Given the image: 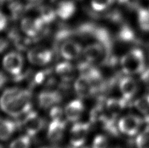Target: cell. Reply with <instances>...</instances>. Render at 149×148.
<instances>
[{
    "label": "cell",
    "instance_id": "cell-1",
    "mask_svg": "<svg viewBox=\"0 0 149 148\" xmlns=\"http://www.w3.org/2000/svg\"><path fill=\"white\" fill-rule=\"evenodd\" d=\"M32 93L29 89L11 88L5 90L0 97V108L14 118L30 112L32 107Z\"/></svg>",
    "mask_w": 149,
    "mask_h": 148
},
{
    "label": "cell",
    "instance_id": "cell-2",
    "mask_svg": "<svg viewBox=\"0 0 149 148\" xmlns=\"http://www.w3.org/2000/svg\"><path fill=\"white\" fill-rule=\"evenodd\" d=\"M120 65L122 71L126 75L143 73L145 70L144 54L140 49H133L121 58Z\"/></svg>",
    "mask_w": 149,
    "mask_h": 148
},
{
    "label": "cell",
    "instance_id": "cell-3",
    "mask_svg": "<svg viewBox=\"0 0 149 148\" xmlns=\"http://www.w3.org/2000/svg\"><path fill=\"white\" fill-rule=\"evenodd\" d=\"M85 59L94 64L101 63L105 65L111 56V51L99 42L90 44L83 50Z\"/></svg>",
    "mask_w": 149,
    "mask_h": 148
},
{
    "label": "cell",
    "instance_id": "cell-4",
    "mask_svg": "<svg viewBox=\"0 0 149 148\" xmlns=\"http://www.w3.org/2000/svg\"><path fill=\"white\" fill-rule=\"evenodd\" d=\"M21 123L28 135L33 136L42 130L46 121L36 112L31 110L26 113Z\"/></svg>",
    "mask_w": 149,
    "mask_h": 148
},
{
    "label": "cell",
    "instance_id": "cell-5",
    "mask_svg": "<svg viewBox=\"0 0 149 148\" xmlns=\"http://www.w3.org/2000/svg\"><path fill=\"white\" fill-rule=\"evenodd\" d=\"M90 123L81 122L74 124L71 129L70 139L71 146L80 147L84 146L90 130Z\"/></svg>",
    "mask_w": 149,
    "mask_h": 148
},
{
    "label": "cell",
    "instance_id": "cell-6",
    "mask_svg": "<svg viewBox=\"0 0 149 148\" xmlns=\"http://www.w3.org/2000/svg\"><path fill=\"white\" fill-rule=\"evenodd\" d=\"M3 68L12 76H17L22 73L24 66V58L20 53L11 52L8 53L3 60Z\"/></svg>",
    "mask_w": 149,
    "mask_h": 148
},
{
    "label": "cell",
    "instance_id": "cell-7",
    "mask_svg": "<svg viewBox=\"0 0 149 148\" xmlns=\"http://www.w3.org/2000/svg\"><path fill=\"white\" fill-rule=\"evenodd\" d=\"M53 57L54 52L42 46L35 47L28 52L29 62L36 65H47L52 60Z\"/></svg>",
    "mask_w": 149,
    "mask_h": 148
},
{
    "label": "cell",
    "instance_id": "cell-8",
    "mask_svg": "<svg viewBox=\"0 0 149 148\" xmlns=\"http://www.w3.org/2000/svg\"><path fill=\"white\" fill-rule=\"evenodd\" d=\"M143 123V120L135 115H128L119 121L118 127L119 131L126 135H135Z\"/></svg>",
    "mask_w": 149,
    "mask_h": 148
},
{
    "label": "cell",
    "instance_id": "cell-9",
    "mask_svg": "<svg viewBox=\"0 0 149 148\" xmlns=\"http://www.w3.org/2000/svg\"><path fill=\"white\" fill-rule=\"evenodd\" d=\"M83 52L81 44L69 39L63 41L60 46V54L68 61L77 59Z\"/></svg>",
    "mask_w": 149,
    "mask_h": 148
},
{
    "label": "cell",
    "instance_id": "cell-10",
    "mask_svg": "<svg viewBox=\"0 0 149 148\" xmlns=\"http://www.w3.org/2000/svg\"><path fill=\"white\" fill-rule=\"evenodd\" d=\"M62 100L60 92L55 90H44L38 95L39 107L43 109L53 107L60 103Z\"/></svg>",
    "mask_w": 149,
    "mask_h": 148
},
{
    "label": "cell",
    "instance_id": "cell-11",
    "mask_svg": "<svg viewBox=\"0 0 149 148\" xmlns=\"http://www.w3.org/2000/svg\"><path fill=\"white\" fill-rule=\"evenodd\" d=\"M66 123L63 120H52L47 131V138L53 144H57L62 140L65 129Z\"/></svg>",
    "mask_w": 149,
    "mask_h": 148
},
{
    "label": "cell",
    "instance_id": "cell-12",
    "mask_svg": "<svg viewBox=\"0 0 149 148\" xmlns=\"http://www.w3.org/2000/svg\"><path fill=\"white\" fill-rule=\"evenodd\" d=\"M84 111V105L81 100L75 99L69 102L65 108L64 113L67 120L77 122L81 118Z\"/></svg>",
    "mask_w": 149,
    "mask_h": 148
},
{
    "label": "cell",
    "instance_id": "cell-13",
    "mask_svg": "<svg viewBox=\"0 0 149 148\" xmlns=\"http://www.w3.org/2000/svg\"><path fill=\"white\" fill-rule=\"evenodd\" d=\"M74 91L79 97L86 99L93 96V89L89 79L84 75H80L74 84Z\"/></svg>",
    "mask_w": 149,
    "mask_h": 148
},
{
    "label": "cell",
    "instance_id": "cell-14",
    "mask_svg": "<svg viewBox=\"0 0 149 148\" xmlns=\"http://www.w3.org/2000/svg\"><path fill=\"white\" fill-rule=\"evenodd\" d=\"M119 87L123 98L127 100L131 99L135 95L138 88L137 82L130 76L122 78L120 81Z\"/></svg>",
    "mask_w": 149,
    "mask_h": 148
},
{
    "label": "cell",
    "instance_id": "cell-15",
    "mask_svg": "<svg viewBox=\"0 0 149 148\" xmlns=\"http://www.w3.org/2000/svg\"><path fill=\"white\" fill-rule=\"evenodd\" d=\"M55 72L62 82L65 83L72 81L75 76L74 66L68 61L62 62L56 66Z\"/></svg>",
    "mask_w": 149,
    "mask_h": 148
},
{
    "label": "cell",
    "instance_id": "cell-16",
    "mask_svg": "<svg viewBox=\"0 0 149 148\" xmlns=\"http://www.w3.org/2000/svg\"><path fill=\"white\" fill-rule=\"evenodd\" d=\"M19 123L9 119L0 118V140H7L17 131Z\"/></svg>",
    "mask_w": 149,
    "mask_h": 148
},
{
    "label": "cell",
    "instance_id": "cell-17",
    "mask_svg": "<svg viewBox=\"0 0 149 148\" xmlns=\"http://www.w3.org/2000/svg\"><path fill=\"white\" fill-rule=\"evenodd\" d=\"M76 10L74 3L71 0H63L57 5L56 12L62 20H68L74 15Z\"/></svg>",
    "mask_w": 149,
    "mask_h": 148
},
{
    "label": "cell",
    "instance_id": "cell-18",
    "mask_svg": "<svg viewBox=\"0 0 149 148\" xmlns=\"http://www.w3.org/2000/svg\"><path fill=\"white\" fill-rule=\"evenodd\" d=\"M127 100L124 98L109 99L106 101V109L111 116L115 118L126 107Z\"/></svg>",
    "mask_w": 149,
    "mask_h": 148
},
{
    "label": "cell",
    "instance_id": "cell-19",
    "mask_svg": "<svg viewBox=\"0 0 149 148\" xmlns=\"http://www.w3.org/2000/svg\"><path fill=\"white\" fill-rule=\"evenodd\" d=\"M39 10L40 15H41L40 17L47 24H49L55 20L56 12L49 5H42L39 7Z\"/></svg>",
    "mask_w": 149,
    "mask_h": 148
},
{
    "label": "cell",
    "instance_id": "cell-20",
    "mask_svg": "<svg viewBox=\"0 0 149 148\" xmlns=\"http://www.w3.org/2000/svg\"><path fill=\"white\" fill-rule=\"evenodd\" d=\"M138 22L141 29L145 31H149V10L145 8L137 9Z\"/></svg>",
    "mask_w": 149,
    "mask_h": 148
},
{
    "label": "cell",
    "instance_id": "cell-21",
    "mask_svg": "<svg viewBox=\"0 0 149 148\" xmlns=\"http://www.w3.org/2000/svg\"><path fill=\"white\" fill-rule=\"evenodd\" d=\"M118 38L120 40L125 42L137 41L134 31L126 25L123 26L120 29L118 33Z\"/></svg>",
    "mask_w": 149,
    "mask_h": 148
},
{
    "label": "cell",
    "instance_id": "cell-22",
    "mask_svg": "<svg viewBox=\"0 0 149 148\" xmlns=\"http://www.w3.org/2000/svg\"><path fill=\"white\" fill-rule=\"evenodd\" d=\"M31 136L26 134L13 140L9 145V148H30Z\"/></svg>",
    "mask_w": 149,
    "mask_h": 148
},
{
    "label": "cell",
    "instance_id": "cell-23",
    "mask_svg": "<svg viewBox=\"0 0 149 148\" xmlns=\"http://www.w3.org/2000/svg\"><path fill=\"white\" fill-rule=\"evenodd\" d=\"M134 106L140 112L147 113L149 112V95L137 99L134 102Z\"/></svg>",
    "mask_w": 149,
    "mask_h": 148
},
{
    "label": "cell",
    "instance_id": "cell-24",
    "mask_svg": "<svg viewBox=\"0 0 149 148\" xmlns=\"http://www.w3.org/2000/svg\"><path fill=\"white\" fill-rule=\"evenodd\" d=\"M136 145L137 148H149V126L137 136Z\"/></svg>",
    "mask_w": 149,
    "mask_h": 148
},
{
    "label": "cell",
    "instance_id": "cell-25",
    "mask_svg": "<svg viewBox=\"0 0 149 148\" xmlns=\"http://www.w3.org/2000/svg\"><path fill=\"white\" fill-rule=\"evenodd\" d=\"M114 0H91L93 9L96 11H102L110 6Z\"/></svg>",
    "mask_w": 149,
    "mask_h": 148
},
{
    "label": "cell",
    "instance_id": "cell-26",
    "mask_svg": "<svg viewBox=\"0 0 149 148\" xmlns=\"http://www.w3.org/2000/svg\"><path fill=\"white\" fill-rule=\"evenodd\" d=\"M9 9L13 19H17L23 11L22 5L18 1H13L9 5Z\"/></svg>",
    "mask_w": 149,
    "mask_h": 148
},
{
    "label": "cell",
    "instance_id": "cell-27",
    "mask_svg": "<svg viewBox=\"0 0 149 148\" xmlns=\"http://www.w3.org/2000/svg\"><path fill=\"white\" fill-rule=\"evenodd\" d=\"M108 140L107 137L102 134L96 136L93 141L92 148H107Z\"/></svg>",
    "mask_w": 149,
    "mask_h": 148
},
{
    "label": "cell",
    "instance_id": "cell-28",
    "mask_svg": "<svg viewBox=\"0 0 149 148\" xmlns=\"http://www.w3.org/2000/svg\"><path fill=\"white\" fill-rule=\"evenodd\" d=\"M63 110L62 108L57 106L53 107L50 111V115L52 120H62Z\"/></svg>",
    "mask_w": 149,
    "mask_h": 148
},
{
    "label": "cell",
    "instance_id": "cell-29",
    "mask_svg": "<svg viewBox=\"0 0 149 148\" xmlns=\"http://www.w3.org/2000/svg\"><path fill=\"white\" fill-rule=\"evenodd\" d=\"M9 46V41L5 38H0V54L4 52Z\"/></svg>",
    "mask_w": 149,
    "mask_h": 148
},
{
    "label": "cell",
    "instance_id": "cell-30",
    "mask_svg": "<svg viewBox=\"0 0 149 148\" xmlns=\"http://www.w3.org/2000/svg\"><path fill=\"white\" fill-rule=\"evenodd\" d=\"M7 18L3 13L0 12V32L4 30L7 27Z\"/></svg>",
    "mask_w": 149,
    "mask_h": 148
},
{
    "label": "cell",
    "instance_id": "cell-31",
    "mask_svg": "<svg viewBox=\"0 0 149 148\" xmlns=\"http://www.w3.org/2000/svg\"><path fill=\"white\" fill-rule=\"evenodd\" d=\"M7 78L6 75L0 71V89L2 88L5 86V84L7 83Z\"/></svg>",
    "mask_w": 149,
    "mask_h": 148
},
{
    "label": "cell",
    "instance_id": "cell-32",
    "mask_svg": "<svg viewBox=\"0 0 149 148\" xmlns=\"http://www.w3.org/2000/svg\"><path fill=\"white\" fill-rule=\"evenodd\" d=\"M69 148H88V147H85V146H82V147H72V146H70Z\"/></svg>",
    "mask_w": 149,
    "mask_h": 148
},
{
    "label": "cell",
    "instance_id": "cell-33",
    "mask_svg": "<svg viewBox=\"0 0 149 148\" xmlns=\"http://www.w3.org/2000/svg\"><path fill=\"white\" fill-rule=\"evenodd\" d=\"M42 148H58V147H42Z\"/></svg>",
    "mask_w": 149,
    "mask_h": 148
},
{
    "label": "cell",
    "instance_id": "cell-34",
    "mask_svg": "<svg viewBox=\"0 0 149 148\" xmlns=\"http://www.w3.org/2000/svg\"><path fill=\"white\" fill-rule=\"evenodd\" d=\"M0 148H3V147L1 144H0Z\"/></svg>",
    "mask_w": 149,
    "mask_h": 148
},
{
    "label": "cell",
    "instance_id": "cell-35",
    "mask_svg": "<svg viewBox=\"0 0 149 148\" xmlns=\"http://www.w3.org/2000/svg\"><path fill=\"white\" fill-rule=\"evenodd\" d=\"M5 1V0H0V2H2V1Z\"/></svg>",
    "mask_w": 149,
    "mask_h": 148
}]
</instances>
